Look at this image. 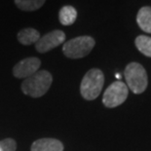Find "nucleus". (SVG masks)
I'll return each mask as SVG.
<instances>
[{"label":"nucleus","instance_id":"f257e3e1","mask_svg":"<svg viewBox=\"0 0 151 151\" xmlns=\"http://www.w3.org/2000/svg\"><path fill=\"white\" fill-rule=\"evenodd\" d=\"M53 82L52 74L47 70H39L34 74L25 78L22 84L24 94L32 98H40L50 89Z\"/></svg>","mask_w":151,"mask_h":151},{"label":"nucleus","instance_id":"f03ea898","mask_svg":"<svg viewBox=\"0 0 151 151\" xmlns=\"http://www.w3.org/2000/svg\"><path fill=\"white\" fill-rule=\"evenodd\" d=\"M104 84V75L101 70L98 68L90 69L83 77L80 92L82 97L87 101H93L101 94Z\"/></svg>","mask_w":151,"mask_h":151},{"label":"nucleus","instance_id":"7ed1b4c3","mask_svg":"<svg viewBox=\"0 0 151 151\" xmlns=\"http://www.w3.org/2000/svg\"><path fill=\"white\" fill-rule=\"evenodd\" d=\"M125 79L129 89L134 94H141L145 91L148 84L147 73L139 63H131L125 68Z\"/></svg>","mask_w":151,"mask_h":151},{"label":"nucleus","instance_id":"20e7f679","mask_svg":"<svg viewBox=\"0 0 151 151\" xmlns=\"http://www.w3.org/2000/svg\"><path fill=\"white\" fill-rule=\"evenodd\" d=\"M95 44V39L91 36H78L63 44V52L69 59H81L91 53Z\"/></svg>","mask_w":151,"mask_h":151},{"label":"nucleus","instance_id":"39448f33","mask_svg":"<svg viewBox=\"0 0 151 151\" xmlns=\"http://www.w3.org/2000/svg\"><path fill=\"white\" fill-rule=\"evenodd\" d=\"M129 94V89L122 81H115L105 90L102 102L106 107L113 108L119 106L126 101Z\"/></svg>","mask_w":151,"mask_h":151},{"label":"nucleus","instance_id":"423d86ee","mask_svg":"<svg viewBox=\"0 0 151 151\" xmlns=\"http://www.w3.org/2000/svg\"><path fill=\"white\" fill-rule=\"evenodd\" d=\"M65 40V34L62 30H54L45 34L35 43V49L39 53L49 52L54 48L60 46Z\"/></svg>","mask_w":151,"mask_h":151},{"label":"nucleus","instance_id":"0eeeda50","mask_svg":"<svg viewBox=\"0 0 151 151\" xmlns=\"http://www.w3.org/2000/svg\"><path fill=\"white\" fill-rule=\"evenodd\" d=\"M41 65L39 59L35 57L27 58L22 60L13 68V75L17 78H27L38 71Z\"/></svg>","mask_w":151,"mask_h":151},{"label":"nucleus","instance_id":"6e6552de","mask_svg":"<svg viewBox=\"0 0 151 151\" xmlns=\"http://www.w3.org/2000/svg\"><path fill=\"white\" fill-rule=\"evenodd\" d=\"M31 151H63V145L56 139H40L32 143Z\"/></svg>","mask_w":151,"mask_h":151},{"label":"nucleus","instance_id":"1a4fd4ad","mask_svg":"<svg viewBox=\"0 0 151 151\" xmlns=\"http://www.w3.org/2000/svg\"><path fill=\"white\" fill-rule=\"evenodd\" d=\"M137 22L144 32L151 33V7L144 6L139 9L137 16Z\"/></svg>","mask_w":151,"mask_h":151},{"label":"nucleus","instance_id":"9d476101","mask_svg":"<svg viewBox=\"0 0 151 151\" xmlns=\"http://www.w3.org/2000/svg\"><path fill=\"white\" fill-rule=\"evenodd\" d=\"M40 38V33L31 27L24 28L18 33V40L22 45H31L36 43Z\"/></svg>","mask_w":151,"mask_h":151},{"label":"nucleus","instance_id":"9b49d317","mask_svg":"<svg viewBox=\"0 0 151 151\" xmlns=\"http://www.w3.org/2000/svg\"><path fill=\"white\" fill-rule=\"evenodd\" d=\"M77 19V11L74 7L70 5L63 6L60 10L59 20L63 25H70L74 24Z\"/></svg>","mask_w":151,"mask_h":151},{"label":"nucleus","instance_id":"f8f14e48","mask_svg":"<svg viewBox=\"0 0 151 151\" xmlns=\"http://www.w3.org/2000/svg\"><path fill=\"white\" fill-rule=\"evenodd\" d=\"M46 0H15V4L22 11H35L44 5Z\"/></svg>","mask_w":151,"mask_h":151},{"label":"nucleus","instance_id":"ddd939ff","mask_svg":"<svg viewBox=\"0 0 151 151\" xmlns=\"http://www.w3.org/2000/svg\"><path fill=\"white\" fill-rule=\"evenodd\" d=\"M134 43L141 54L151 58V37L146 35H139L136 38Z\"/></svg>","mask_w":151,"mask_h":151},{"label":"nucleus","instance_id":"4468645a","mask_svg":"<svg viewBox=\"0 0 151 151\" xmlns=\"http://www.w3.org/2000/svg\"><path fill=\"white\" fill-rule=\"evenodd\" d=\"M17 143L13 139H5L0 141V151H16Z\"/></svg>","mask_w":151,"mask_h":151},{"label":"nucleus","instance_id":"2eb2a0df","mask_svg":"<svg viewBox=\"0 0 151 151\" xmlns=\"http://www.w3.org/2000/svg\"><path fill=\"white\" fill-rule=\"evenodd\" d=\"M116 77H117V78H121V76H120V74H116Z\"/></svg>","mask_w":151,"mask_h":151}]
</instances>
